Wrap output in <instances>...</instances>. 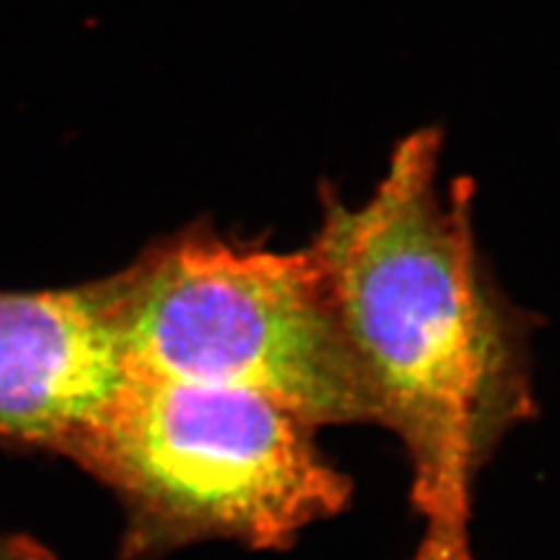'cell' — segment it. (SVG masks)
<instances>
[{
  "instance_id": "obj_4",
  "label": "cell",
  "mask_w": 560,
  "mask_h": 560,
  "mask_svg": "<svg viewBox=\"0 0 560 560\" xmlns=\"http://www.w3.org/2000/svg\"><path fill=\"white\" fill-rule=\"evenodd\" d=\"M129 378L117 273L0 292V436L75 451Z\"/></svg>"
},
{
  "instance_id": "obj_1",
  "label": "cell",
  "mask_w": 560,
  "mask_h": 560,
  "mask_svg": "<svg viewBox=\"0 0 560 560\" xmlns=\"http://www.w3.org/2000/svg\"><path fill=\"white\" fill-rule=\"evenodd\" d=\"M440 164L436 129L399 140L370 197L325 201L311 253L425 528L469 530L477 477L533 390L521 318L479 255L471 185H442Z\"/></svg>"
},
{
  "instance_id": "obj_2",
  "label": "cell",
  "mask_w": 560,
  "mask_h": 560,
  "mask_svg": "<svg viewBox=\"0 0 560 560\" xmlns=\"http://www.w3.org/2000/svg\"><path fill=\"white\" fill-rule=\"evenodd\" d=\"M117 276L129 376L253 393L315 430L374 423L311 248L189 232Z\"/></svg>"
},
{
  "instance_id": "obj_3",
  "label": "cell",
  "mask_w": 560,
  "mask_h": 560,
  "mask_svg": "<svg viewBox=\"0 0 560 560\" xmlns=\"http://www.w3.org/2000/svg\"><path fill=\"white\" fill-rule=\"evenodd\" d=\"M73 453L162 530L257 551L285 549L353 493L315 428L267 397L215 385L131 376Z\"/></svg>"
},
{
  "instance_id": "obj_5",
  "label": "cell",
  "mask_w": 560,
  "mask_h": 560,
  "mask_svg": "<svg viewBox=\"0 0 560 560\" xmlns=\"http://www.w3.org/2000/svg\"><path fill=\"white\" fill-rule=\"evenodd\" d=\"M411 560H475L469 549V530H428L423 545Z\"/></svg>"
},
{
  "instance_id": "obj_6",
  "label": "cell",
  "mask_w": 560,
  "mask_h": 560,
  "mask_svg": "<svg viewBox=\"0 0 560 560\" xmlns=\"http://www.w3.org/2000/svg\"><path fill=\"white\" fill-rule=\"evenodd\" d=\"M0 560H20L14 553H10L5 547H0Z\"/></svg>"
}]
</instances>
